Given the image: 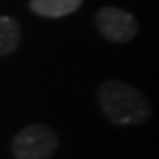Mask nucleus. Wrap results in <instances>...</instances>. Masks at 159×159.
<instances>
[{
    "label": "nucleus",
    "instance_id": "1",
    "mask_svg": "<svg viewBox=\"0 0 159 159\" xmlns=\"http://www.w3.org/2000/svg\"><path fill=\"white\" fill-rule=\"evenodd\" d=\"M98 104L106 119L115 125H140L153 114L140 89L117 80H107L99 84Z\"/></svg>",
    "mask_w": 159,
    "mask_h": 159
},
{
    "label": "nucleus",
    "instance_id": "2",
    "mask_svg": "<svg viewBox=\"0 0 159 159\" xmlns=\"http://www.w3.org/2000/svg\"><path fill=\"white\" fill-rule=\"evenodd\" d=\"M57 148L59 138L52 128L44 124H30L11 141V154L15 159H49Z\"/></svg>",
    "mask_w": 159,
    "mask_h": 159
},
{
    "label": "nucleus",
    "instance_id": "3",
    "mask_svg": "<svg viewBox=\"0 0 159 159\" xmlns=\"http://www.w3.org/2000/svg\"><path fill=\"white\" fill-rule=\"evenodd\" d=\"M94 23L101 36L114 44H127L138 33L136 18L119 7H102L96 13Z\"/></svg>",
    "mask_w": 159,
    "mask_h": 159
},
{
    "label": "nucleus",
    "instance_id": "4",
    "mask_svg": "<svg viewBox=\"0 0 159 159\" xmlns=\"http://www.w3.org/2000/svg\"><path fill=\"white\" fill-rule=\"evenodd\" d=\"M83 0H30V10L42 18H63L80 10Z\"/></svg>",
    "mask_w": 159,
    "mask_h": 159
},
{
    "label": "nucleus",
    "instance_id": "5",
    "mask_svg": "<svg viewBox=\"0 0 159 159\" xmlns=\"http://www.w3.org/2000/svg\"><path fill=\"white\" fill-rule=\"evenodd\" d=\"M21 28L20 23L11 18L0 15V57L11 55L20 47Z\"/></svg>",
    "mask_w": 159,
    "mask_h": 159
}]
</instances>
